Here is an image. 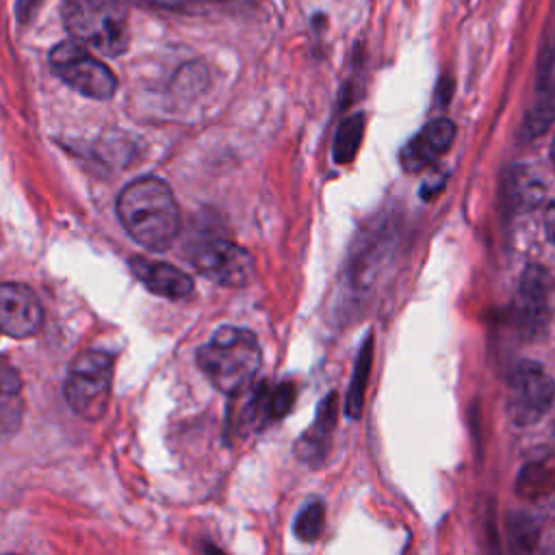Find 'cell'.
Segmentation results:
<instances>
[{
	"label": "cell",
	"mask_w": 555,
	"mask_h": 555,
	"mask_svg": "<svg viewBox=\"0 0 555 555\" xmlns=\"http://www.w3.org/2000/svg\"><path fill=\"white\" fill-rule=\"evenodd\" d=\"M516 494L522 501H538L555 494V455L535 453L516 475Z\"/></svg>",
	"instance_id": "13"
},
{
	"label": "cell",
	"mask_w": 555,
	"mask_h": 555,
	"mask_svg": "<svg viewBox=\"0 0 555 555\" xmlns=\"http://www.w3.org/2000/svg\"><path fill=\"white\" fill-rule=\"evenodd\" d=\"M113 356L106 351L89 349L76 356L65 377V399L69 408L87 418L100 421L111 401L113 390Z\"/></svg>",
	"instance_id": "4"
},
{
	"label": "cell",
	"mask_w": 555,
	"mask_h": 555,
	"mask_svg": "<svg viewBox=\"0 0 555 555\" xmlns=\"http://www.w3.org/2000/svg\"><path fill=\"white\" fill-rule=\"evenodd\" d=\"M61 17L74 39L100 54L119 56L128 48V13L119 0H63Z\"/></svg>",
	"instance_id": "3"
},
{
	"label": "cell",
	"mask_w": 555,
	"mask_h": 555,
	"mask_svg": "<svg viewBox=\"0 0 555 555\" xmlns=\"http://www.w3.org/2000/svg\"><path fill=\"white\" fill-rule=\"evenodd\" d=\"M553 399L555 382L538 362L522 360L509 371L505 408L514 425L529 427L540 423Z\"/></svg>",
	"instance_id": "5"
},
{
	"label": "cell",
	"mask_w": 555,
	"mask_h": 555,
	"mask_svg": "<svg viewBox=\"0 0 555 555\" xmlns=\"http://www.w3.org/2000/svg\"><path fill=\"white\" fill-rule=\"evenodd\" d=\"M323 522H325V507H323V503L312 501L299 509V514L293 522V531L299 540L314 542L323 531Z\"/></svg>",
	"instance_id": "19"
},
{
	"label": "cell",
	"mask_w": 555,
	"mask_h": 555,
	"mask_svg": "<svg viewBox=\"0 0 555 555\" xmlns=\"http://www.w3.org/2000/svg\"><path fill=\"white\" fill-rule=\"evenodd\" d=\"M197 366L217 390L236 397L249 388L260 369L258 338L245 327H219L197 349Z\"/></svg>",
	"instance_id": "2"
},
{
	"label": "cell",
	"mask_w": 555,
	"mask_h": 555,
	"mask_svg": "<svg viewBox=\"0 0 555 555\" xmlns=\"http://www.w3.org/2000/svg\"><path fill=\"white\" fill-rule=\"evenodd\" d=\"M204 553L206 555H225L221 548H217L215 544H204Z\"/></svg>",
	"instance_id": "22"
},
{
	"label": "cell",
	"mask_w": 555,
	"mask_h": 555,
	"mask_svg": "<svg viewBox=\"0 0 555 555\" xmlns=\"http://www.w3.org/2000/svg\"><path fill=\"white\" fill-rule=\"evenodd\" d=\"M24 395L20 373L0 360V442L9 440L22 425Z\"/></svg>",
	"instance_id": "14"
},
{
	"label": "cell",
	"mask_w": 555,
	"mask_h": 555,
	"mask_svg": "<svg viewBox=\"0 0 555 555\" xmlns=\"http://www.w3.org/2000/svg\"><path fill=\"white\" fill-rule=\"evenodd\" d=\"M551 291L553 280L540 264H529L520 278L518 293L514 299V325L522 338H538L551 317Z\"/></svg>",
	"instance_id": "8"
},
{
	"label": "cell",
	"mask_w": 555,
	"mask_h": 555,
	"mask_svg": "<svg viewBox=\"0 0 555 555\" xmlns=\"http://www.w3.org/2000/svg\"><path fill=\"white\" fill-rule=\"evenodd\" d=\"M189 260L202 275L223 286H243L251 278V256L228 238L195 241L189 247Z\"/></svg>",
	"instance_id": "7"
},
{
	"label": "cell",
	"mask_w": 555,
	"mask_h": 555,
	"mask_svg": "<svg viewBox=\"0 0 555 555\" xmlns=\"http://www.w3.org/2000/svg\"><path fill=\"white\" fill-rule=\"evenodd\" d=\"M544 232H546V238L555 245V199L546 206V215H544Z\"/></svg>",
	"instance_id": "21"
},
{
	"label": "cell",
	"mask_w": 555,
	"mask_h": 555,
	"mask_svg": "<svg viewBox=\"0 0 555 555\" xmlns=\"http://www.w3.org/2000/svg\"><path fill=\"white\" fill-rule=\"evenodd\" d=\"M128 234L147 249H165L180 232V208L171 189L152 176L130 182L117 199Z\"/></svg>",
	"instance_id": "1"
},
{
	"label": "cell",
	"mask_w": 555,
	"mask_h": 555,
	"mask_svg": "<svg viewBox=\"0 0 555 555\" xmlns=\"http://www.w3.org/2000/svg\"><path fill=\"white\" fill-rule=\"evenodd\" d=\"M50 65L65 85L87 98L108 100L117 89L115 74L76 41H61L50 52Z\"/></svg>",
	"instance_id": "6"
},
{
	"label": "cell",
	"mask_w": 555,
	"mask_h": 555,
	"mask_svg": "<svg viewBox=\"0 0 555 555\" xmlns=\"http://www.w3.org/2000/svg\"><path fill=\"white\" fill-rule=\"evenodd\" d=\"M130 269L139 282L145 284L147 291L167 297V299H184L193 293V280L176 269L173 264L147 260V258H132Z\"/></svg>",
	"instance_id": "12"
},
{
	"label": "cell",
	"mask_w": 555,
	"mask_h": 555,
	"mask_svg": "<svg viewBox=\"0 0 555 555\" xmlns=\"http://www.w3.org/2000/svg\"><path fill=\"white\" fill-rule=\"evenodd\" d=\"M295 397H297V390L293 382H282L280 386H275L269 392V416L271 418L286 416L295 403Z\"/></svg>",
	"instance_id": "20"
},
{
	"label": "cell",
	"mask_w": 555,
	"mask_h": 555,
	"mask_svg": "<svg viewBox=\"0 0 555 555\" xmlns=\"http://www.w3.org/2000/svg\"><path fill=\"white\" fill-rule=\"evenodd\" d=\"M455 124L447 117L425 124L399 152V163L405 171H421L434 165L453 143Z\"/></svg>",
	"instance_id": "10"
},
{
	"label": "cell",
	"mask_w": 555,
	"mask_h": 555,
	"mask_svg": "<svg viewBox=\"0 0 555 555\" xmlns=\"http://www.w3.org/2000/svg\"><path fill=\"white\" fill-rule=\"evenodd\" d=\"M371 364H373V336H366V340L362 343L360 353L356 358L353 375H351L347 399H345V414L349 418H358L362 412L364 390H366V382L371 375Z\"/></svg>",
	"instance_id": "15"
},
{
	"label": "cell",
	"mask_w": 555,
	"mask_h": 555,
	"mask_svg": "<svg viewBox=\"0 0 555 555\" xmlns=\"http://www.w3.org/2000/svg\"><path fill=\"white\" fill-rule=\"evenodd\" d=\"M553 431H555V425H553Z\"/></svg>",
	"instance_id": "24"
},
{
	"label": "cell",
	"mask_w": 555,
	"mask_h": 555,
	"mask_svg": "<svg viewBox=\"0 0 555 555\" xmlns=\"http://www.w3.org/2000/svg\"><path fill=\"white\" fill-rule=\"evenodd\" d=\"M269 386L260 384L254 388L245 401V405L238 410L234 418V429L236 431H254L262 427L271 416H269Z\"/></svg>",
	"instance_id": "17"
},
{
	"label": "cell",
	"mask_w": 555,
	"mask_h": 555,
	"mask_svg": "<svg viewBox=\"0 0 555 555\" xmlns=\"http://www.w3.org/2000/svg\"><path fill=\"white\" fill-rule=\"evenodd\" d=\"M514 555H535L542 544V525L527 512H514L507 522Z\"/></svg>",
	"instance_id": "16"
},
{
	"label": "cell",
	"mask_w": 555,
	"mask_h": 555,
	"mask_svg": "<svg viewBox=\"0 0 555 555\" xmlns=\"http://www.w3.org/2000/svg\"><path fill=\"white\" fill-rule=\"evenodd\" d=\"M338 421V399L336 392H330L317 408V416L310 423V427L297 438L295 442V455L308 464L319 466L330 449L332 431Z\"/></svg>",
	"instance_id": "11"
},
{
	"label": "cell",
	"mask_w": 555,
	"mask_h": 555,
	"mask_svg": "<svg viewBox=\"0 0 555 555\" xmlns=\"http://www.w3.org/2000/svg\"><path fill=\"white\" fill-rule=\"evenodd\" d=\"M43 310L37 295L26 284H0V334L11 338H28L39 332Z\"/></svg>",
	"instance_id": "9"
},
{
	"label": "cell",
	"mask_w": 555,
	"mask_h": 555,
	"mask_svg": "<svg viewBox=\"0 0 555 555\" xmlns=\"http://www.w3.org/2000/svg\"><path fill=\"white\" fill-rule=\"evenodd\" d=\"M364 134V117L360 113L340 121L334 139V158L343 165L351 163Z\"/></svg>",
	"instance_id": "18"
},
{
	"label": "cell",
	"mask_w": 555,
	"mask_h": 555,
	"mask_svg": "<svg viewBox=\"0 0 555 555\" xmlns=\"http://www.w3.org/2000/svg\"><path fill=\"white\" fill-rule=\"evenodd\" d=\"M551 158H553V163H555V137H553V143H551Z\"/></svg>",
	"instance_id": "23"
}]
</instances>
